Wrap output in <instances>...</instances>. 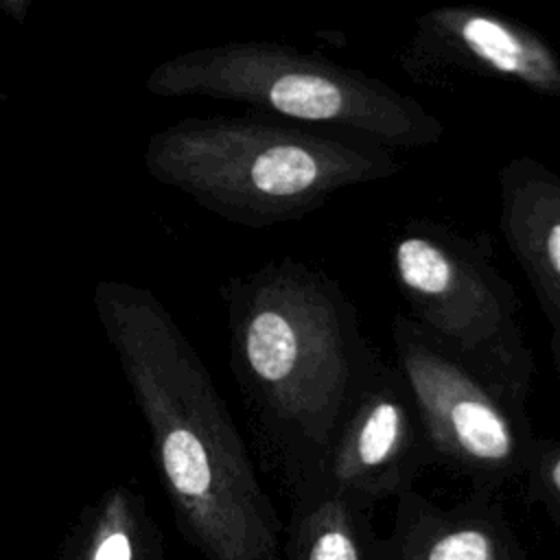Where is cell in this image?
<instances>
[{"mask_svg": "<svg viewBox=\"0 0 560 560\" xmlns=\"http://www.w3.org/2000/svg\"><path fill=\"white\" fill-rule=\"evenodd\" d=\"M396 532L378 560H518L514 538L490 492L440 508L407 490L398 497Z\"/></svg>", "mask_w": 560, "mask_h": 560, "instance_id": "30bf717a", "label": "cell"}, {"mask_svg": "<svg viewBox=\"0 0 560 560\" xmlns=\"http://www.w3.org/2000/svg\"><path fill=\"white\" fill-rule=\"evenodd\" d=\"M389 267L413 322L529 396L536 365L523 335L521 304L492 262L486 236L413 219L394 234Z\"/></svg>", "mask_w": 560, "mask_h": 560, "instance_id": "5b68a950", "label": "cell"}, {"mask_svg": "<svg viewBox=\"0 0 560 560\" xmlns=\"http://www.w3.org/2000/svg\"><path fill=\"white\" fill-rule=\"evenodd\" d=\"M147 173L208 212L273 228L315 212L335 192L394 177L392 149L262 114L188 116L151 133Z\"/></svg>", "mask_w": 560, "mask_h": 560, "instance_id": "3957f363", "label": "cell"}, {"mask_svg": "<svg viewBox=\"0 0 560 560\" xmlns=\"http://www.w3.org/2000/svg\"><path fill=\"white\" fill-rule=\"evenodd\" d=\"M392 341L431 459L468 477L479 492L525 477L538 440L525 409L527 394L475 365L405 313L392 322Z\"/></svg>", "mask_w": 560, "mask_h": 560, "instance_id": "8992f818", "label": "cell"}, {"mask_svg": "<svg viewBox=\"0 0 560 560\" xmlns=\"http://www.w3.org/2000/svg\"><path fill=\"white\" fill-rule=\"evenodd\" d=\"M499 228L542 308L560 376V173L532 155L510 158L499 171Z\"/></svg>", "mask_w": 560, "mask_h": 560, "instance_id": "9c48e42d", "label": "cell"}, {"mask_svg": "<svg viewBox=\"0 0 560 560\" xmlns=\"http://www.w3.org/2000/svg\"><path fill=\"white\" fill-rule=\"evenodd\" d=\"M31 11V0H0V13H4V18L24 24L26 15Z\"/></svg>", "mask_w": 560, "mask_h": 560, "instance_id": "4fadbf2b", "label": "cell"}, {"mask_svg": "<svg viewBox=\"0 0 560 560\" xmlns=\"http://www.w3.org/2000/svg\"><path fill=\"white\" fill-rule=\"evenodd\" d=\"M431 462L422 420L402 372L374 350L319 475L337 490L372 505L383 497L411 490V481Z\"/></svg>", "mask_w": 560, "mask_h": 560, "instance_id": "52a82bcc", "label": "cell"}, {"mask_svg": "<svg viewBox=\"0 0 560 560\" xmlns=\"http://www.w3.org/2000/svg\"><path fill=\"white\" fill-rule=\"evenodd\" d=\"M228 363L260 448L289 483L317 475L376 348L343 287L295 258L230 276Z\"/></svg>", "mask_w": 560, "mask_h": 560, "instance_id": "7a4b0ae2", "label": "cell"}, {"mask_svg": "<svg viewBox=\"0 0 560 560\" xmlns=\"http://www.w3.org/2000/svg\"><path fill=\"white\" fill-rule=\"evenodd\" d=\"M92 302L186 529L212 560H282L276 510L171 311L151 289L127 280H98Z\"/></svg>", "mask_w": 560, "mask_h": 560, "instance_id": "6da1fadb", "label": "cell"}, {"mask_svg": "<svg viewBox=\"0 0 560 560\" xmlns=\"http://www.w3.org/2000/svg\"><path fill=\"white\" fill-rule=\"evenodd\" d=\"M525 479L529 494L547 508V512L560 527V440H536Z\"/></svg>", "mask_w": 560, "mask_h": 560, "instance_id": "7c38bea8", "label": "cell"}, {"mask_svg": "<svg viewBox=\"0 0 560 560\" xmlns=\"http://www.w3.org/2000/svg\"><path fill=\"white\" fill-rule=\"evenodd\" d=\"M147 92L243 103L289 125L392 151L422 149L444 136V122L413 96L278 42H228L177 52L149 72Z\"/></svg>", "mask_w": 560, "mask_h": 560, "instance_id": "277c9868", "label": "cell"}, {"mask_svg": "<svg viewBox=\"0 0 560 560\" xmlns=\"http://www.w3.org/2000/svg\"><path fill=\"white\" fill-rule=\"evenodd\" d=\"M398 63L416 83H442L459 74L560 96L556 48L523 22L477 4H442L420 13Z\"/></svg>", "mask_w": 560, "mask_h": 560, "instance_id": "ba28073f", "label": "cell"}, {"mask_svg": "<svg viewBox=\"0 0 560 560\" xmlns=\"http://www.w3.org/2000/svg\"><path fill=\"white\" fill-rule=\"evenodd\" d=\"M291 560H363L370 505L337 490L319 472L291 483Z\"/></svg>", "mask_w": 560, "mask_h": 560, "instance_id": "8fae6325", "label": "cell"}]
</instances>
